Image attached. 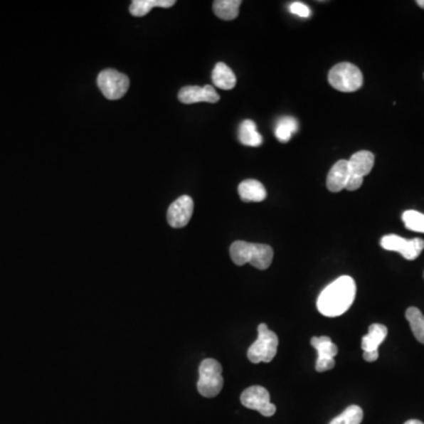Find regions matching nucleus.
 I'll list each match as a JSON object with an SVG mask.
<instances>
[{
    "label": "nucleus",
    "instance_id": "obj_15",
    "mask_svg": "<svg viewBox=\"0 0 424 424\" xmlns=\"http://www.w3.org/2000/svg\"><path fill=\"white\" fill-rule=\"evenodd\" d=\"M388 329L383 324H371L368 335L362 339V349L364 353L378 351L381 344L387 339Z\"/></svg>",
    "mask_w": 424,
    "mask_h": 424
},
{
    "label": "nucleus",
    "instance_id": "obj_2",
    "mask_svg": "<svg viewBox=\"0 0 424 424\" xmlns=\"http://www.w3.org/2000/svg\"><path fill=\"white\" fill-rule=\"evenodd\" d=\"M230 256L236 265L249 263L258 270H267L274 260V250L267 244L236 240L230 247Z\"/></svg>",
    "mask_w": 424,
    "mask_h": 424
},
{
    "label": "nucleus",
    "instance_id": "obj_7",
    "mask_svg": "<svg viewBox=\"0 0 424 424\" xmlns=\"http://www.w3.org/2000/svg\"><path fill=\"white\" fill-rule=\"evenodd\" d=\"M240 402L244 407L251 410H257L265 418L274 416L276 413V406L271 403L270 393L260 386H253L244 390L240 396Z\"/></svg>",
    "mask_w": 424,
    "mask_h": 424
},
{
    "label": "nucleus",
    "instance_id": "obj_4",
    "mask_svg": "<svg viewBox=\"0 0 424 424\" xmlns=\"http://www.w3.org/2000/svg\"><path fill=\"white\" fill-rule=\"evenodd\" d=\"M329 84L341 92H355L363 85L361 70L351 63H339L334 66L328 75Z\"/></svg>",
    "mask_w": 424,
    "mask_h": 424
},
{
    "label": "nucleus",
    "instance_id": "obj_9",
    "mask_svg": "<svg viewBox=\"0 0 424 424\" xmlns=\"http://www.w3.org/2000/svg\"><path fill=\"white\" fill-rule=\"evenodd\" d=\"M312 346L317 350L316 371L324 373L335 366V357L339 354V348L328 336L312 337Z\"/></svg>",
    "mask_w": 424,
    "mask_h": 424
},
{
    "label": "nucleus",
    "instance_id": "obj_23",
    "mask_svg": "<svg viewBox=\"0 0 424 424\" xmlns=\"http://www.w3.org/2000/svg\"><path fill=\"white\" fill-rule=\"evenodd\" d=\"M402 221L408 230L424 233V215L415 210H408L403 212Z\"/></svg>",
    "mask_w": 424,
    "mask_h": 424
},
{
    "label": "nucleus",
    "instance_id": "obj_17",
    "mask_svg": "<svg viewBox=\"0 0 424 424\" xmlns=\"http://www.w3.org/2000/svg\"><path fill=\"white\" fill-rule=\"evenodd\" d=\"M238 139L245 147H260L263 143L262 134L257 131V125L253 120H243L238 127Z\"/></svg>",
    "mask_w": 424,
    "mask_h": 424
},
{
    "label": "nucleus",
    "instance_id": "obj_3",
    "mask_svg": "<svg viewBox=\"0 0 424 424\" xmlns=\"http://www.w3.org/2000/svg\"><path fill=\"white\" fill-rule=\"evenodd\" d=\"M258 337L248 349V359L253 364L269 363L277 354L278 337L274 332L267 328V324L258 325Z\"/></svg>",
    "mask_w": 424,
    "mask_h": 424
},
{
    "label": "nucleus",
    "instance_id": "obj_10",
    "mask_svg": "<svg viewBox=\"0 0 424 424\" xmlns=\"http://www.w3.org/2000/svg\"><path fill=\"white\" fill-rule=\"evenodd\" d=\"M194 213V201L188 195L176 199L168 209V222L172 228L179 229L188 226Z\"/></svg>",
    "mask_w": 424,
    "mask_h": 424
},
{
    "label": "nucleus",
    "instance_id": "obj_1",
    "mask_svg": "<svg viewBox=\"0 0 424 424\" xmlns=\"http://www.w3.org/2000/svg\"><path fill=\"white\" fill-rule=\"evenodd\" d=\"M355 297V281L350 276H341L318 296V312L325 317H339L349 310Z\"/></svg>",
    "mask_w": 424,
    "mask_h": 424
},
{
    "label": "nucleus",
    "instance_id": "obj_22",
    "mask_svg": "<svg viewBox=\"0 0 424 424\" xmlns=\"http://www.w3.org/2000/svg\"><path fill=\"white\" fill-rule=\"evenodd\" d=\"M363 420L362 408L359 406H350L339 414L337 418H334L329 424H361Z\"/></svg>",
    "mask_w": 424,
    "mask_h": 424
},
{
    "label": "nucleus",
    "instance_id": "obj_25",
    "mask_svg": "<svg viewBox=\"0 0 424 424\" xmlns=\"http://www.w3.org/2000/svg\"><path fill=\"white\" fill-rule=\"evenodd\" d=\"M363 184V178L359 177H353V176H349V181L346 183V190H349V191H355V190H359Z\"/></svg>",
    "mask_w": 424,
    "mask_h": 424
},
{
    "label": "nucleus",
    "instance_id": "obj_18",
    "mask_svg": "<svg viewBox=\"0 0 424 424\" xmlns=\"http://www.w3.org/2000/svg\"><path fill=\"white\" fill-rule=\"evenodd\" d=\"M175 0H134L130 5V14L134 17H144L154 7L169 9L175 5Z\"/></svg>",
    "mask_w": 424,
    "mask_h": 424
},
{
    "label": "nucleus",
    "instance_id": "obj_5",
    "mask_svg": "<svg viewBox=\"0 0 424 424\" xmlns=\"http://www.w3.org/2000/svg\"><path fill=\"white\" fill-rule=\"evenodd\" d=\"M222 373V366L216 359H204L199 366L198 393L208 398L217 396L224 384Z\"/></svg>",
    "mask_w": 424,
    "mask_h": 424
},
{
    "label": "nucleus",
    "instance_id": "obj_21",
    "mask_svg": "<svg viewBox=\"0 0 424 424\" xmlns=\"http://www.w3.org/2000/svg\"><path fill=\"white\" fill-rule=\"evenodd\" d=\"M406 318L410 324L411 332L418 342L424 344V316L420 309L411 307L406 312Z\"/></svg>",
    "mask_w": 424,
    "mask_h": 424
},
{
    "label": "nucleus",
    "instance_id": "obj_27",
    "mask_svg": "<svg viewBox=\"0 0 424 424\" xmlns=\"http://www.w3.org/2000/svg\"><path fill=\"white\" fill-rule=\"evenodd\" d=\"M404 424H424L422 423L421 421H418V420H409V421L406 422Z\"/></svg>",
    "mask_w": 424,
    "mask_h": 424
},
{
    "label": "nucleus",
    "instance_id": "obj_8",
    "mask_svg": "<svg viewBox=\"0 0 424 424\" xmlns=\"http://www.w3.org/2000/svg\"><path fill=\"white\" fill-rule=\"evenodd\" d=\"M381 247L388 251H396L408 260H414L421 255L424 249V240L421 238L406 240L397 235H387L382 237Z\"/></svg>",
    "mask_w": 424,
    "mask_h": 424
},
{
    "label": "nucleus",
    "instance_id": "obj_20",
    "mask_svg": "<svg viewBox=\"0 0 424 424\" xmlns=\"http://www.w3.org/2000/svg\"><path fill=\"white\" fill-rule=\"evenodd\" d=\"M298 130V122L294 117H283L278 120L275 129L276 138L281 143H287L290 141L292 134H296Z\"/></svg>",
    "mask_w": 424,
    "mask_h": 424
},
{
    "label": "nucleus",
    "instance_id": "obj_14",
    "mask_svg": "<svg viewBox=\"0 0 424 424\" xmlns=\"http://www.w3.org/2000/svg\"><path fill=\"white\" fill-rule=\"evenodd\" d=\"M238 194L243 202H263L267 198V190L264 185L256 179H247L238 186Z\"/></svg>",
    "mask_w": 424,
    "mask_h": 424
},
{
    "label": "nucleus",
    "instance_id": "obj_13",
    "mask_svg": "<svg viewBox=\"0 0 424 424\" xmlns=\"http://www.w3.org/2000/svg\"><path fill=\"white\" fill-rule=\"evenodd\" d=\"M350 176L364 178L369 175L375 164V156L370 151H359L351 156L349 161Z\"/></svg>",
    "mask_w": 424,
    "mask_h": 424
},
{
    "label": "nucleus",
    "instance_id": "obj_11",
    "mask_svg": "<svg viewBox=\"0 0 424 424\" xmlns=\"http://www.w3.org/2000/svg\"><path fill=\"white\" fill-rule=\"evenodd\" d=\"M178 100L183 104L218 103L219 95L211 85L184 86L178 93Z\"/></svg>",
    "mask_w": 424,
    "mask_h": 424
},
{
    "label": "nucleus",
    "instance_id": "obj_6",
    "mask_svg": "<svg viewBox=\"0 0 424 424\" xmlns=\"http://www.w3.org/2000/svg\"><path fill=\"white\" fill-rule=\"evenodd\" d=\"M97 85L105 98L117 100L125 96L130 88V79L117 70L107 69L100 72L97 77Z\"/></svg>",
    "mask_w": 424,
    "mask_h": 424
},
{
    "label": "nucleus",
    "instance_id": "obj_26",
    "mask_svg": "<svg viewBox=\"0 0 424 424\" xmlns=\"http://www.w3.org/2000/svg\"><path fill=\"white\" fill-rule=\"evenodd\" d=\"M363 359H366V362H375L378 359V351H370V353L363 354Z\"/></svg>",
    "mask_w": 424,
    "mask_h": 424
},
{
    "label": "nucleus",
    "instance_id": "obj_28",
    "mask_svg": "<svg viewBox=\"0 0 424 424\" xmlns=\"http://www.w3.org/2000/svg\"><path fill=\"white\" fill-rule=\"evenodd\" d=\"M416 4H418V6L421 7V9H424V0H418Z\"/></svg>",
    "mask_w": 424,
    "mask_h": 424
},
{
    "label": "nucleus",
    "instance_id": "obj_24",
    "mask_svg": "<svg viewBox=\"0 0 424 424\" xmlns=\"http://www.w3.org/2000/svg\"><path fill=\"white\" fill-rule=\"evenodd\" d=\"M289 9H290L291 14H296L298 17L308 18L312 14L310 9L305 4L300 3V1H295V3L290 4Z\"/></svg>",
    "mask_w": 424,
    "mask_h": 424
},
{
    "label": "nucleus",
    "instance_id": "obj_16",
    "mask_svg": "<svg viewBox=\"0 0 424 424\" xmlns=\"http://www.w3.org/2000/svg\"><path fill=\"white\" fill-rule=\"evenodd\" d=\"M212 83L218 89L233 90L237 84L236 75L226 64L217 63L212 71Z\"/></svg>",
    "mask_w": 424,
    "mask_h": 424
},
{
    "label": "nucleus",
    "instance_id": "obj_12",
    "mask_svg": "<svg viewBox=\"0 0 424 424\" xmlns=\"http://www.w3.org/2000/svg\"><path fill=\"white\" fill-rule=\"evenodd\" d=\"M349 164L346 159L337 161L327 177V188L329 191L339 192L344 190L346 183L349 181Z\"/></svg>",
    "mask_w": 424,
    "mask_h": 424
},
{
    "label": "nucleus",
    "instance_id": "obj_19",
    "mask_svg": "<svg viewBox=\"0 0 424 424\" xmlns=\"http://www.w3.org/2000/svg\"><path fill=\"white\" fill-rule=\"evenodd\" d=\"M240 0H216L213 1V12L223 21H233L238 17Z\"/></svg>",
    "mask_w": 424,
    "mask_h": 424
}]
</instances>
